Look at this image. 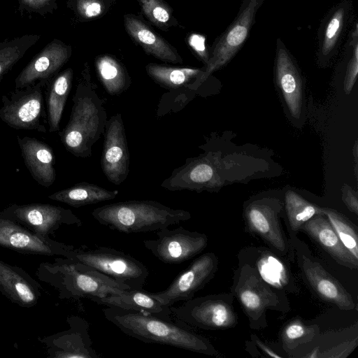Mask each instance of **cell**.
<instances>
[{"mask_svg": "<svg viewBox=\"0 0 358 358\" xmlns=\"http://www.w3.org/2000/svg\"><path fill=\"white\" fill-rule=\"evenodd\" d=\"M103 313L106 319L121 331L144 343L167 345L208 355H217L207 338L173 320L112 306H106Z\"/></svg>", "mask_w": 358, "mask_h": 358, "instance_id": "6da1fadb", "label": "cell"}, {"mask_svg": "<svg viewBox=\"0 0 358 358\" xmlns=\"http://www.w3.org/2000/svg\"><path fill=\"white\" fill-rule=\"evenodd\" d=\"M36 275L54 287L62 299L86 298L93 301L131 289L92 267L64 257H56L53 262L41 263Z\"/></svg>", "mask_w": 358, "mask_h": 358, "instance_id": "7a4b0ae2", "label": "cell"}, {"mask_svg": "<svg viewBox=\"0 0 358 358\" xmlns=\"http://www.w3.org/2000/svg\"><path fill=\"white\" fill-rule=\"evenodd\" d=\"M72 101L69 122L59 136L72 155L89 157L92 155L93 145L105 131L108 119L103 100L85 76L78 83Z\"/></svg>", "mask_w": 358, "mask_h": 358, "instance_id": "3957f363", "label": "cell"}, {"mask_svg": "<svg viewBox=\"0 0 358 358\" xmlns=\"http://www.w3.org/2000/svg\"><path fill=\"white\" fill-rule=\"evenodd\" d=\"M91 214L101 225L126 234L159 231L191 218L188 211L151 200L109 203L94 209Z\"/></svg>", "mask_w": 358, "mask_h": 358, "instance_id": "277c9868", "label": "cell"}, {"mask_svg": "<svg viewBox=\"0 0 358 358\" xmlns=\"http://www.w3.org/2000/svg\"><path fill=\"white\" fill-rule=\"evenodd\" d=\"M64 257L92 267L131 289L143 290L149 275L148 268L143 262L110 247L80 245Z\"/></svg>", "mask_w": 358, "mask_h": 358, "instance_id": "5b68a950", "label": "cell"}, {"mask_svg": "<svg viewBox=\"0 0 358 358\" xmlns=\"http://www.w3.org/2000/svg\"><path fill=\"white\" fill-rule=\"evenodd\" d=\"M45 83L41 80L3 95L0 119L15 129L46 133L48 120L43 90Z\"/></svg>", "mask_w": 358, "mask_h": 358, "instance_id": "8992f818", "label": "cell"}, {"mask_svg": "<svg viewBox=\"0 0 358 358\" xmlns=\"http://www.w3.org/2000/svg\"><path fill=\"white\" fill-rule=\"evenodd\" d=\"M265 0H243L238 13L215 41L204 71L194 84L201 83L215 71L229 62L247 41L256 15Z\"/></svg>", "mask_w": 358, "mask_h": 358, "instance_id": "52a82bcc", "label": "cell"}, {"mask_svg": "<svg viewBox=\"0 0 358 358\" xmlns=\"http://www.w3.org/2000/svg\"><path fill=\"white\" fill-rule=\"evenodd\" d=\"M169 308L176 321L191 327L215 330L230 328L237 323L233 307L220 295L192 298Z\"/></svg>", "mask_w": 358, "mask_h": 358, "instance_id": "ba28073f", "label": "cell"}, {"mask_svg": "<svg viewBox=\"0 0 358 358\" xmlns=\"http://www.w3.org/2000/svg\"><path fill=\"white\" fill-rule=\"evenodd\" d=\"M0 216L48 236H54L62 225L83 224L71 210L48 203L10 204L0 211Z\"/></svg>", "mask_w": 358, "mask_h": 358, "instance_id": "9c48e42d", "label": "cell"}, {"mask_svg": "<svg viewBox=\"0 0 358 358\" xmlns=\"http://www.w3.org/2000/svg\"><path fill=\"white\" fill-rule=\"evenodd\" d=\"M157 238L145 239L146 249L159 261L168 264H178L192 259L207 246L208 237L204 234L191 231L182 227L157 231Z\"/></svg>", "mask_w": 358, "mask_h": 358, "instance_id": "30bf717a", "label": "cell"}, {"mask_svg": "<svg viewBox=\"0 0 358 358\" xmlns=\"http://www.w3.org/2000/svg\"><path fill=\"white\" fill-rule=\"evenodd\" d=\"M218 262L215 255L207 252L195 259L179 273L164 290L148 294L161 304L170 307L194 296L214 276Z\"/></svg>", "mask_w": 358, "mask_h": 358, "instance_id": "8fae6325", "label": "cell"}, {"mask_svg": "<svg viewBox=\"0 0 358 358\" xmlns=\"http://www.w3.org/2000/svg\"><path fill=\"white\" fill-rule=\"evenodd\" d=\"M0 246L16 252L66 257L75 247L36 234L20 224L0 216Z\"/></svg>", "mask_w": 358, "mask_h": 358, "instance_id": "7c38bea8", "label": "cell"}, {"mask_svg": "<svg viewBox=\"0 0 358 358\" xmlns=\"http://www.w3.org/2000/svg\"><path fill=\"white\" fill-rule=\"evenodd\" d=\"M66 322L68 329L38 338L45 346L47 356L50 358H99L92 348L87 321L71 315L66 318Z\"/></svg>", "mask_w": 358, "mask_h": 358, "instance_id": "4fadbf2b", "label": "cell"}, {"mask_svg": "<svg viewBox=\"0 0 358 358\" xmlns=\"http://www.w3.org/2000/svg\"><path fill=\"white\" fill-rule=\"evenodd\" d=\"M101 166L111 183L119 185L129 172V152L126 131L120 113L112 115L106 122Z\"/></svg>", "mask_w": 358, "mask_h": 358, "instance_id": "5bb4252c", "label": "cell"}, {"mask_svg": "<svg viewBox=\"0 0 358 358\" xmlns=\"http://www.w3.org/2000/svg\"><path fill=\"white\" fill-rule=\"evenodd\" d=\"M352 0H342L334 6L318 27L316 55L326 64L335 56L354 20Z\"/></svg>", "mask_w": 358, "mask_h": 358, "instance_id": "9a60e30c", "label": "cell"}, {"mask_svg": "<svg viewBox=\"0 0 358 358\" xmlns=\"http://www.w3.org/2000/svg\"><path fill=\"white\" fill-rule=\"evenodd\" d=\"M275 75L287 108L299 118L301 109L302 84L297 64L281 38L276 40Z\"/></svg>", "mask_w": 358, "mask_h": 358, "instance_id": "2e32d148", "label": "cell"}, {"mask_svg": "<svg viewBox=\"0 0 358 358\" xmlns=\"http://www.w3.org/2000/svg\"><path fill=\"white\" fill-rule=\"evenodd\" d=\"M42 287L23 268L0 259V292L22 308L34 306L41 296Z\"/></svg>", "mask_w": 358, "mask_h": 358, "instance_id": "e0dca14e", "label": "cell"}, {"mask_svg": "<svg viewBox=\"0 0 358 358\" xmlns=\"http://www.w3.org/2000/svg\"><path fill=\"white\" fill-rule=\"evenodd\" d=\"M301 268L309 285L324 301L344 310L355 308L356 305L352 296L319 263L312 262L303 255Z\"/></svg>", "mask_w": 358, "mask_h": 358, "instance_id": "ac0fdd59", "label": "cell"}, {"mask_svg": "<svg viewBox=\"0 0 358 358\" xmlns=\"http://www.w3.org/2000/svg\"><path fill=\"white\" fill-rule=\"evenodd\" d=\"M24 164L34 180L44 187L55 181V157L46 143L30 136H17Z\"/></svg>", "mask_w": 358, "mask_h": 358, "instance_id": "d6986e66", "label": "cell"}, {"mask_svg": "<svg viewBox=\"0 0 358 358\" xmlns=\"http://www.w3.org/2000/svg\"><path fill=\"white\" fill-rule=\"evenodd\" d=\"M245 218L251 232L261 237L278 252L286 254V239L277 212L268 202L257 201L250 204L245 210Z\"/></svg>", "mask_w": 358, "mask_h": 358, "instance_id": "ffe728a7", "label": "cell"}, {"mask_svg": "<svg viewBox=\"0 0 358 358\" xmlns=\"http://www.w3.org/2000/svg\"><path fill=\"white\" fill-rule=\"evenodd\" d=\"M235 292L250 320H257L266 308L274 307L278 303L276 295L251 268L241 275Z\"/></svg>", "mask_w": 358, "mask_h": 358, "instance_id": "44dd1931", "label": "cell"}, {"mask_svg": "<svg viewBox=\"0 0 358 358\" xmlns=\"http://www.w3.org/2000/svg\"><path fill=\"white\" fill-rule=\"evenodd\" d=\"M338 264L350 269L358 268V259L343 245L333 226L324 214H318L301 228Z\"/></svg>", "mask_w": 358, "mask_h": 358, "instance_id": "7402d4cb", "label": "cell"}, {"mask_svg": "<svg viewBox=\"0 0 358 358\" xmlns=\"http://www.w3.org/2000/svg\"><path fill=\"white\" fill-rule=\"evenodd\" d=\"M93 302L105 306L133 310L150 313L164 319L172 320L169 307L161 304L145 289H129L122 294H110L96 299Z\"/></svg>", "mask_w": 358, "mask_h": 358, "instance_id": "603a6c76", "label": "cell"}, {"mask_svg": "<svg viewBox=\"0 0 358 358\" xmlns=\"http://www.w3.org/2000/svg\"><path fill=\"white\" fill-rule=\"evenodd\" d=\"M73 72L67 69L45 83V103L48 130L59 131L64 106L71 89Z\"/></svg>", "mask_w": 358, "mask_h": 358, "instance_id": "cb8c5ba5", "label": "cell"}, {"mask_svg": "<svg viewBox=\"0 0 358 358\" xmlns=\"http://www.w3.org/2000/svg\"><path fill=\"white\" fill-rule=\"evenodd\" d=\"M68 58L63 48L51 49L33 60L15 79V88H24L36 81H47L64 64Z\"/></svg>", "mask_w": 358, "mask_h": 358, "instance_id": "d4e9b609", "label": "cell"}, {"mask_svg": "<svg viewBox=\"0 0 358 358\" xmlns=\"http://www.w3.org/2000/svg\"><path fill=\"white\" fill-rule=\"evenodd\" d=\"M124 24L129 35L149 54L167 62L180 63L181 57L161 37L134 15H125Z\"/></svg>", "mask_w": 358, "mask_h": 358, "instance_id": "484cf974", "label": "cell"}, {"mask_svg": "<svg viewBox=\"0 0 358 358\" xmlns=\"http://www.w3.org/2000/svg\"><path fill=\"white\" fill-rule=\"evenodd\" d=\"M118 194V190H108L93 183L81 182L54 192L48 198L73 208H80L114 199Z\"/></svg>", "mask_w": 358, "mask_h": 358, "instance_id": "4316f807", "label": "cell"}, {"mask_svg": "<svg viewBox=\"0 0 358 358\" xmlns=\"http://www.w3.org/2000/svg\"><path fill=\"white\" fill-rule=\"evenodd\" d=\"M98 77L106 92L112 95H120L125 92L131 81L123 66L115 59L104 55L96 62Z\"/></svg>", "mask_w": 358, "mask_h": 358, "instance_id": "83f0119b", "label": "cell"}, {"mask_svg": "<svg viewBox=\"0 0 358 358\" xmlns=\"http://www.w3.org/2000/svg\"><path fill=\"white\" fill-rule=\"evenodd\" d=\"M148 75L161 86L177 89L196 79L203 71L199 69L171 67L156 64L146 66Z\"/></svg>", "mask_w": 358, "mask_h": 358, "instance_id": "f1b7e54d", "label": "cell"}, {"mask_svg": "<svg viewBox=\"0 0 358 358\" xmlns=\"http://www.w3.org/2000/svg\"><path fill=\"white\" fill-rule=\"evenodd\" d=\"M285 209L290 228L294 232L315 215L323 214V208L308 202L293 191L286 193Z\"/></svg>", "mask_w": 358, "mask_h": 358, "instance_id": "f546056e", "label": "cell"}, {"mask_svg": "<svg viewBox=\"0 0 358 358\" xmlns=\"http://www.w3.org/2000/svg\"><path fill=\"white\" fill-rule=\"evenodd\" d=\"M319 327L315 324H306L300 320H293L284 327L281 339L282 346L289 352L299 345L311 341L319 333Z\"/></svg>", "mask_w": 358, "mask_h": 358, "instance_id": "4dcf8cb0", "label": "cell"}, {"mask_svg": "<svg viewBox=\"0 0 358 358\" xmlns=\"http://www.w3.org/2000/svg\"><path fill=\"white\" fill-rule=\"evenodd\" d=\"M323 214L333 226L343 245L358 259V235L353 225L334 210L323 208Z\"/></svg>", "mask_w": 358, "mask_h": 358, "instance_id": "1f68e13d", "label": "cell"}, {"mask_svg": "<svg viewBox=\"0 0 358 358\" xmlns=\"http://www.w3.org/2000/svg\"><path fill=\"white\" fill-rule=\"evenodd\" d=\"M141 2L145 13L152 20L161 23L169 21V13L158 0H141Z\"/></svg>", "mask_w": 358, "mask_h": 358, "instance_id": "d6a6232c", "label": "cell"}, {"mask_svg": "<svg viewBox=\"0 0 358 358\" xmlns=\"http://www.w3.org/2000/svg\"><path fill=\"white\" fill-rule=\"evenodd\" d=\"M357 345V337L353 341L342 343L336 345V347L324 351L321 355H319L317 357H346L353 351Z\"/></svg>", "mask_w": 358, "mask_h": 358, "instance_id": "836d02e7", "label": "cell"}, {"mask_svg": "<svg viewBox=\"0 0 358 358\" xmlns=\"http://www.w3.org/2000/svg\"><path fill=\"white\" fill-rule=\"evenodd\" d=\"M205 41V38L197 34H193L189 38V43L190 46L206 64L209 59V55L206 48Z\"/></svg>", "mask_w": 358, "mask_h": 358, "instance_id": "e575fe53", "label": "cell"}, {"mask_svg": "<svg viewBox=\"0 0 358 358\" xmlns=\"http://www.w3.org/2000/svg\"><path fill=\"white\" fill-rule=\"evenodd\" d=\"M80 11L87 17H94L100 15L102 11L101 4L96 0H80Z\"/></svg>", "mask_w": 358, "mask_h": 358, "instance_id": "d590c367", "label": "cell"}, {"mask_svg": "<svg viewBox=\"0 0 358 358\" xmlns=\"http://www.w3.org/2000/svg\"><path fill=\"white\" fill-rule=\"evenodd\" d=\"M343 199L349 210L358 214V200L357 194L349 187L343 189Z\"/></svg>", "mask_w": 358, "mask_h": 358, "instance_id": "8d00e7d4", "label": "cell"}, {"mask_svg": "<svg viewBox=\"0 0 358 358\" xmlns=\"http://www.w3.org/2000/svg\"><path fill=\"white\" fill-rule=\"evenodd\" d=\"M252 338H254V341L258 345V347L267 355L273 357H282L280 355L276 354L274 351H273L267 345L262 343L257 336H255V335H253Z\"/></svg>", "mask_w": 358, "mask_h": 358, "instance_id": "74e56055", "label": "cell"}, {"mask_svg": "<svg viewBox=\"0 0 358 358\" xmlns=\"http://www.w3.org/2000/svg\"><path fill=\"white\" fill-rule=\"evenodd\" d=\"M29 1H36V0H29Z\"/></svg>", "mask_w": 358, "mask_h": 358, "instance_id": "f35d334b", "label": "cell"}]
</instances>
